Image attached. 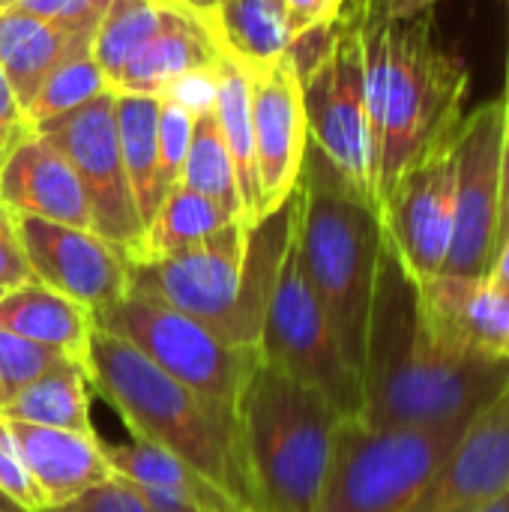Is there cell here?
Returning a JSON list of instances; mask_svg holds the SVG:
<instances>
[{
	"instance_id": "cell-6",
	"label": "cell",
	"mask_w": 509,
	"mask_h": 512,
	"mask_svg": "<svg viewBox=\"0 0 509 512\" xmlns=\"http://www.w3.org/2000/svg\"><path fill=\"white\" fill-rule=\"evenodd\" d=\"M471 423L375 426L360 414L342 417L315 512H408Z\"/></svg>"
},
{
	"instance_id": "cell-21",
	"label": "cell",
	"mask_w": 509,
	"mask_h": 512,
	"mask_svg": "<svg viewBox=\"0 0 509 512\" xmlns=\"http://www.w3.org/2000/svg\"><path fill=\"white\" fill-rule=\"evenodd\" d=\"M93 36L90 30L63 27L21 9H0V69L24 114L45 78L66 57L90 48Z\"/></svg>"
},
{
	"instance_id": "cell-39",
	"label": "cell",
	"mask_w": 509,
	"mask_h": 512,
	"mask_svg": "<svg viewBox=\"0 0 509 512\" xmlns=\"http://www.w3.org/2000/svg\"><path fill=\"white\" fill-rule=\"evenodd\" d=\"M30 282H33V273H30L27 258H24L21 243H18L15 216L0 201V288L12 291V288L30 285Z\"/></svg>"
},
{
	"instance_id": "cell-48",
	"label": "cell",
	"mask_w": 509,
	"mask_h": 512,
	"mask_svg": "<svg viewBox=\"0 0 509 512\" xmlns=\"http://www.w3.org/2000/svg\"><path fill=\"white\" fill-rule=\"evenodd\" d=\"M501 99H504V105H509V48H507V81H504V96H501Z\"/></svg>"
},
{
	"instance_id": "cell-34",
	"label": "cell",
	"mask_w": 509,
	"mask_h": 512,
	"mask_svg": "<svg viewBox=\"0 0 509 512\" xmlns=\"http://www.w3.org/2000/svg\"><path fill=\"white\" fill-rule=\"evenodd\" d=\"M192 123H195V117L186 114L180 105H174L171 99H159L156 141H159V189H162V198L180 186L183 162H186L189 141H192Z\"/></svg>"
},
{
	"instance_id": "cell-19",
	"label": "cell",
	"mask_w": 509,
	"mask_h": 512,
	"mask_svg": "<svg viewBox=\"0 0 509 512\" xmlns=\"http://www.w3.org/2000/svg\"><path fill=\"white\" fill-rule=\"evenodd\" d=\"M423 309L453 342L509 363V291L489 276L441 273L417 285Z\"/></svg>"
},
{
	"instance_id": "cell-20",
	"label": "cell",
	"mask_w": 509,
	"mask_h": 512,
	"mask_svg": "<svg viewBox=\"0 0 509 512\" xmlns=\"http://www.w3.org/2000/svg\"><path fill=\"white\" fill-rule=\"evenodd\" d=\"M297 216H300V186L294 189V195L282 207H276L273 213H267L255 225H249L237 303H234V309L222 327V336L228 342L261 351L270 294H273L282 258L294 240Z\"/></svg>"
},
{
	"instance_id": "cell-44",
	"label": "cell",
	"mask_w": 509,
	"mask_h": 512,
	"mask_svg": "<svg viewBox=\"0 0 509 512\" xmlns=\"http://www.w3.org/2000/svg\"><path fill=\"white\" fill-rule=\"evenodd\" d=\"M489 279H492V282H498L501 288H507L509 291V237L501 243V249L495 252V261H492Z\"/></svg>"
},
{
	"instance_id": "cell-33",
	"label": "cell",
	"mask_w": 509,
	"mask_h": 512,
	"mask_svg": "<svg viewBox=\"0 0 509 512\" xmlns=\"http://www.w3.org/2000/svg\"><path fill=\"white\" fill-rule=\"evenodd\" d=\"M72 363L66 360L60 351L33 345L21 336H12L6 330H0V411L39 375Z\"/></svg>"
},
{
	"instance_id": "cell-28",
	"label": "cell",
	"mask_w": 509,
	"mask_h": 512,
	"mask_svg": "<svg viewBox=\"0 0 509 512\" xmlns=\"http://www.w3.org/2000/svg\"><path fill=\"white\" fill-rule=\"evenodd\" d=\"M90 399L93 387L87 381V372L78 363H63L30 381L0 411V417L66 432H96L90 417Z\"/></svg>"
},
{
	"instance_id": "cell-29",
	"label": "cell",
	"mask_w": 509,
	"mask_h": 512,
	"mask_svg": "<svg viewBox=\"0 0 509 512\" xmlns=\"http://www.w3.org/2000/svg\"><path fill=\"white\" fill-rule=\"evenodd\" d=\"M180 0H111L96 36L93 57L102 66L108 84L156 39L177 15Z\"/></svg>"
},
{
	"instance_id": "cell-22",
	"label": "cell",
	"mask_w": 509,
	"mask_h": 512,
	"mask_svg": "<svg viewBox=\"0 0 509 512\" xmlns=\"http://www.w3.org/2000/svg\"><path fill=\"white\" fill-rule=\"evenodd\" d=\"M219 54L222 45L210 27V18L180 3L174 21L156 39H150V45L114 78L111 90L162 99L177 78L192 69L213 66Z\"/></svg>"
},
{
	"instance_id": "cell-4",
	"label": "cell",
	"mask_w": 509,
	"mask_h": 512,
	"mask_svg": "<svg viewBox=\"0 0 509 512\" xmlns=\"http://www.w3.org/2000/svg\"><path fill=\"white\" fill-rule=\"evenodd\" d=\"M297 186V255L342 357L360 378L372 291L384 246L381 213L342 180L312 141Z\"/></svg>"
},
{
	"instance_id": "cell-38",
	"label": "cell",
	"mask_w": 509,
	"mask_h": 512,
	"mask_svg": "<svg viewBox=\"0 0 509 512\" xmlns=\"http://www.w3.org/2000/svg\"><path fill=\"white\" fill-rule=\"evenodd\" d=\"M216 96H219V75H216V63L213 66H201L186 72L183 78H177L162 99H171L174 105H180L186 114L198 117L216 108Z\"/></svg>"
},
{
	"instance_id": "cell-2",
	"label": "cell",
	"mask_w": 509,
	"mask_h": 512,
	"mask_svg": "<svg viewBox=\"0 0 509 512\" xmlns=\"http://www.w3.org/2000/svg\"><path fill=\"white\" fill-rule=\"evenodd\" d=\"M363 9L366 105L375 144V201L429 147L453 138L465 117L468 66L438 42L429 12L390 21L372 0Z\"/></svg>"
},
{
	"instance_id": "cell-36",
	"label": "cell",
	"mask_w": 509,
	"mask_h": 512,
	"mask_svg": "<svg viewBox=\"0 0 509 512\" xmlns=\"http://www.w3.org/2000/svg\"><path fill=\"white\" fill-rule=\"evenodd\" d=\"M45 512H153L144 498L135 492V486L117 474H111L105 483L81 492L78 498L60 504V507H51Z\"/></svg>"
},
{
	"instance_id": "cell-40",
	"label": "cell",
	"mask_w": 509,
	"mask_h": 512,
	"mask_svg": "<svg viewBox=\"0 0 509 512\" xmlns=\"http://www.w3.org/2000/svg\"><path fill=\"white\" fill-rule=\"evenodd\" d=\"M345 3L348 0H282L291 36L297 39V36H303L309 30L330 27L342 15Z\"/></svg>"
},
{
	"instance_id": "cell-8",
	"label": "cell",
	"mask_w": 509,
	"mask_h": 512,
	"mask_svg": "<svg viewBox=\"0 0 509 512\" xmlns=\"http://www.w3.org/2000/svg\"><path fill=\"white\" fill-rule=\"evenodd\" d=\"M309 141L375 210V144L366 105L363 9L348 0L330 27L321 60L300 78Z\"/></svg>"
},
{
	"instance_id": "cell-31",
	"label": "cell",
	"mask_w": 509,
	"mask_h": 512,
	"mask_svg": "<svg viewBox=\"0 0 509 512\" xmlns=\"http://www.w3.org/2000/svg\"><path fill=\"white\" fill-rule=\"evenodd\" d=\"M180 186L192 189L222 207H228L234 216L243 219V204H240V192H237V177H234V162L219 126L216 111L198 114L192 123V141H189V153L183 162V174H180Z\"/></svg>"
},
{
	"instance_id": "cell-5",
	"label": "cell",
	"mask_w": 509,
	"mask_h": 512,
	"mask_svg": "<svg viewBox=\"0 0 509 512\" xmlns=\"http://www.w3.org/2000/svg\"><path fill=\"white\" fill-rule=\"evenodd\" d=\"M258 512H315L342 414L309 384L261 360L240 402Z\"/></svg>"
},
{
	"instance_id": "cell-37",
	"label": "cell",
	"mask_w": 509,
	"mask_h": 512,
	"mask_svg": "<svg viewBox=\"0 0 509 512\" xmlns=\"http://www.w3.org/2000/svg\"><path fill=\"white\" fill-rule=\"evenodd\" d=\"M0 492L24 512H45V498L33 483V477L27 474V468L21 465L3 417H0Z\"/></svg>"
},
{
	"instance_id": "cell-43",
	"label": "cell",
	"mask_w": 509,
	"mask_h": 512,
	"mask_svg": "<svg viewBox=\"0 0 509 512\" xmlns=\"http://www.w3.org/2000/svg\"><path fill=\"white\" fill-rule=\"evenodd\" d=\"M372 3L390 21H408V18L426 15L438 0H372Z\"/></svg>"
},
{
	"instance_id": "cell-15",
	"label": "cell",
	"mask_w": 509,
	"mask_h": 512,
	"mask_svg": "<svg viewBox=\"0 0 509 512\" xmlns=\"http://www.w3.org/2000/svg\"><path fill=\"white\" fill-rule=\"evenodd\" d=\"M246 75L264 219L267 213L282 207L300 183L309 150V123L303 105V84L288 54L273 63L246 66Z\"/></svg>"
},
{
	"instance_id": "cell-23",
	"label": "cell",
	"mask_w": 509,
	"mask_h": 512,
	"mask_svg": "<svg viewBox=\"0 0 509 512\" xmlns=\"http://www.w3.org/2000/svg\"><path fill=\"white\" fill-rule=\"evenodd\" d=\"M0 330L60 351L87 372L90 339L96 333L93 312L39 282L6 291L0 300Z\"/></svg>"
},
{
	"instance_id": "cell-41",
	"label": "cell",
	"mask_w": 509,
	"mask_h": 512,
	"mask_svg": "<svg viewBox=\"0 0 509 512\" xmlns=\"http://www.w3.org/2000/svg\"><path fill=\"white\" fill-rule=\"evenodd\" d=\"M33 132V126L27 123V114L24 108L18 105L3 69H0V165L6 162V156L12 153V147L27 135Z\"/></svg>"
},
{
	"instance_id": "cell-25",
	"label": "cell",
	"mask_w": 509,
	"mask_h": 512,
	"mask_svg": "<svg viewBox=\"0 0 509 512\" xmlns=\"http://www.w3.org/2000/svg\"><path fill=\"white\" fill-rule=\"evenodd\" d=\"M219 96L216 117L234 162L237 192L243 204V225H255L261 219V186H258V162H255V132H252V99H249V75L240 60L228 51L216 60Z\"/></svg>"
},
{
	"instance_id": "cell-30",
	"label": "cell",
	"mask_w": 509,
	"mask_h": 512,
	"mask_svg": "<svg viewBox=\"0 0 509 512\" xmlns=\"http://www.w3.org/2000/svg\"><path fill=\"white\" fill-rule=\"evenodd\" d=\"M231 222H243V219L234 216L228 207H222L192 189L177 186L162 198L159 210L153 213V219L147 222V228L141 234L138 255L129 261H150V258L180 252L186 246L207 240L210 234L222 231Z\"/></svg>"
},
{
	"instance_id": "cell-27",
	"label": "cell",
	"mask_w": 509,
	"mask_h": 512,
	"mask_svg": "<svg viewBox=\"0 0 509 512\" xmlns=\"http://www.w3.org/2000/svg\"><path fill=\"white\" fill-rule=\"evenodd\" d=\"M207 18L222 51L246 66L273 63L294 42L279 0H222Z\"/></svg>"
},
{
	"instance_id": "cell-46",
	"label": "cell",
	"mask_w": 509,
	"mask_h": 512,
	"mask_svg": "<svg viewBox=\"0 0 509 512\" xmlns=\"http://www.w3.org/2000/svg\"><path fill=\"white\" fill-rule=\"evenodd\" d=\"M480 512H509V492L504 498H498L495 504H489V507H483Z\"/></svg>"
},
{
	"instance_id": "cell-16",
	"label": "cell",
	"mask_w": 509,
	"mask_h": 512,
	"mask_svg": "<svg viewBox=\"0 0 509 512\" xmlns=\"http://www.w3.org/2000/svg\"><path fill=\"white\" fill-rule=\"evenodd\" d=\"M509 492V387L465 429L408 512H480Z\"/></svg>"
},
{
	"instance_id": "cell-1",
	"label": "cell",
	"mask_w": 509,
	"mask_h": 512,
	"mask_svg": "<svg viewBox=\"0 0 509 512\" xmlns=\"http://www.w3.org/2000/svg\"><path fill=\"white\" fill-rule=\"evenodd\" d=\"M507 387V360L483 357L435 327L384 237L360 366V417L375 426H459Z\"/></svg>"
},
{
	"instance_id": "cell-24",
	"label": "cell",
	"mask_w": 509,
	"mask_h": 512,
	"mask_svg": "<svg viewBox=\"0 0 509 512\" xmlns=\"http://www.w3.org/2000/svg\"><path fill=\"white\" fill-rule=\"evenodd\" d=\"M102 450H105L111 474H117L135 486L174 495V498L192 504L198 512H246L222 489H216L207 477H201L198 471H192L189 465H183L162 447L132 438V444H105L102 441Z\"/></svg>"
},
{
	"instance_id": "cell-32",
	"label": "cell",
	"mask_w": 509,
	"mask_h": 512,
	"mask_svg": "<svg viewBox=\"0 0 509 512\" xmlns=\"http://www.w3.org/2000/svg\"><path fill=\"white\" fill-rule=\"evenodd\" d=\"M111 84L102 72V66L93 57V45L66 57L39 87L36 99L27 108V123L30 126H42L60 114H69L87 102H93L96 96L108 93Z\"/></svg>"
},
{
	"instance_id": "cell-7",
	"label": "cell",
	"mask_w": 509,
	"mask_h": 512,
	"mask_svg": "<svg viewBox=\"0 0 509 512\" xmlns=\"http://www.w3.org/2000/svg\"><path fill=\"white\" fill-rule=\"evenodd\" d=\"M93 324L129 342L168 378L234 414H240L246 384L264 360L258 348L234 345L213 327L141 294H126L96 312Z\"/></svg>"
},
{
	"instance_id": "cell-45",
	"label": "cell",
	"mask_w": 509,
	"mask_h": 512,
	"mask_svg": "<svg viewBox=\"0 0 509 512\" xmlns=\"http://www.w3.org/2000/svg\"><path fill=\"white\" fill-rule=\"evenodd\" d=\"M180 3H183V6H189L192 12H198V15H204V18H207V15H210L222 0H180Z\"/></svg>"
},
{
	"instance_id": "cell-42",
	"label": "cell",
	"mask_w": 509,
	"mask_h": 512,
	"mask_svg": "<svg viewBox=\"0 0 509 512\" xmlns=\"http://www.w3.org/2000/svg\"><path fill=\"white\" fill-rule=\"evenodd\" d=\"M509 237V105L504 117V144H501V210H498V237H495V252Z\"/></svg>"
},
{
	"instance_id": "cell-12",
	"label": "cell",
	"mask_w": 509,
	"mask_h": 512,
	"mask_svg": "<svg viewBox=\"0 0 509 512\" xmlns=\"http://www.w3.org/2000/svg\"><path fill=\"white\" fill-rule=\"evenodd\" d=\"M456 135L417 156L381 201L384 237L420 285L444 273L453 243Z\"/></svg>"
},
{
	"instance_id": "cell-3",
	"label": "cell",
	"mask_w": 509,
	"mask_h": 512,
	"mask_svg": "<svg viewBox=\"0 0 509 512\" xmlns=\"http://www.w3.org/2000/svg\"><path fill=\"white\" fill-rule=\"evenodd\" d=\"M90 387L120 414L135 441L162 447L246 512H258L240 417L156 369L120 336L96 327L87 354Z\"/></svg>"
},
{
	"instance_id": "cell-47",
	"label": "cell",
	"mask_w": 509,
	"mask_h": 512,
	"mask_svg": "<svg viewBox=\"0 0 509 512\" xmlns=\"http://www.w3.org/2000/svg\"><path fill=\"white\" fill-rule=\"evenodd\" d=\"M0 512H24L18 504H12L3 492H0Z\"/></svg>"
},
{
	"instance_id": "cell-10",
	"label": "cell",
	"mask_w": 509,
	"mask_h": 512,
	"mask_svg": "<svg viewBox=\"0 0 509 512\" xmlns=\"http://www.w3.org/2000/svg\"><path fill=\"white\" fill-rule=\"evenodd\" d=\"M42 138H48L72 165L87 207L90 225L99 237L126 252V258L138 255L141 246V216L129 189V177L123 168L117 126H114V90L96 96L93 102L60 114L42 126H33Z\"/></svg>"
},
{
	"instance_id": "cell-50",
	"label": "cell",
	"mask_w": 509,
	"mask_h": 512,
	"mask_svg": "<svg viewBox=\"0 0 509 512\" xmlns=\"http://www.w3.org/2000/svg\"><path fill=\"white\" fill-rule=\"evenodd\" d=\"M279 3H282V0H279Z\"/></svg>"
},
{
	"instance_id": "cell-18",
	"label": "cell",
	"mask_w": 509,
	"mask_h": 512,
	"mask_svg": "<svg viewBox=\"0 0 509 512\" xmlns=\"http://www.w3.org/2000/svg\"><path fill=\"white\" fill-rule=\"evenodd\" d=\"M3 420L21 465L45 498V510L60 507L111 477L99 432H66L9 417Z\"/></svg>"
},
{
	"instance_id": "cell-13",
	"label": "cell",
	"mask_w": 509,
	"mask_h": 512,
	"mask_svg": "<svg viewBox=\"0 0 509 512\" xmlns=\"http://www.w3.org/2000/svg\"><path fill=\"white\" fill-rule=\"evenodd\" d=\"M246 231L249 225L231 222L180 252L150 261H129L126 294L165 303L222 333L240 291Z\"/></svg>"
},
{
	"instance_id": "cell-17",
	"label": "cell",
	"mask_w": 509,
	"mask_h": 512,
	"mask_svg": "<svg viewBox=\"0 0 509 512\" xmlns=\"http://www.w3.org/2000/svg\"><path fill=\"white\" fill-rule=\"evenodd\" d=\"M0 201L12 213L93 231L90 207L72 165L39 132H27L0 165Z\"/></svg>"
},
{
	"instance_id": "cell-26",
	"label": "cell",
	"mask_w": 509,
	"mask_h": 512,
	"mask_svg": "<svg viewBox=\"0 0 509 512\" xmlns=\"http://www.w3.org/2000/svg\"><path fill=\"white\" fill-rule=\"evenodd\" d=\"M114 126L117 144L123 156V168L129 177V189L141 216V225L153 219L162 204L159 189V99L135 96V93H114Z\"/></svg>"
},
{
	"instance_id": "cell-35",
	"label": "cell",
	"mask_w": 509,
	"mask_h": 512,
	"mask_svg": "<svg viewBox=\"0 0 509 512\" xmlns=\"http://www.w3.org/2000/svg\"><path fill=\"white\" fill-rule=\"evenodd\" d=\"M111 0H0V9H21L45 21L96 33Z\"/></svg>"
},
{
	"instance_id": "cell-49",
	"label": "cell",
	"mask_w": 509,
	"mask_h": 512,
	"mask_svg": "<svg viewBox=\"0 0 509 512\" xmlns=\"http://www.w3.org/2000/svg\"><path fill=\"white\" fill-rule=\"evenodd\" d=\"M3 297H6V288H0V300H3Z\"/></svg>"
},
{
	"instance_id": "cell-14",
	"label": "cell",
	"mask_w": 509,
	"mask_h": 512,
	"mask_svg": "<svg viewBox=\"0 0 509 512\" xmlns=\"http://www.w3.org/2000/svg\"><path fill=\"white\" fill-rule=\"evenodd\" d=\"M12 216L33 282L75 300L93 315L126 297L129 258L123 249L90 228H72L24 213Z\"/></svg>"
},
{
	"instance_id": "cell-11",
	"label": "cell",
	"mask_w": 509,
	"mask_h": 512,
	"mask_svg": "<svg viewBox=\"0 0 509 512\" xmlns=\"http://www.w3.org/2000/svg\"><path fill=\"white\" fill-rule=\"evenodd\" d=\"M504 117V99H489L465 114L456 132L453 243L444 264L450 276H489L492 270L501 210Z\"/></svg>"
},
{
	"instance_id": "cell-9",
	"label": "cell",
	"mask_w": 509,
	"mask_h": 512,
	"mask_svg": "<svg viewBox=\"0 0 509 512\" xmlns=\"http://www.w3.org/2000/svg\"><path fill=\"white\" fill-rule=\"evenodd\" d=\"M261 357L318 390L342 417H357L363 411L360 378L342 357L330 321L303 273L297 231L270 294Z\"/></svg>"
}]
</instances>
